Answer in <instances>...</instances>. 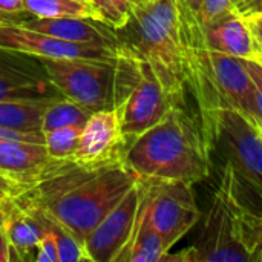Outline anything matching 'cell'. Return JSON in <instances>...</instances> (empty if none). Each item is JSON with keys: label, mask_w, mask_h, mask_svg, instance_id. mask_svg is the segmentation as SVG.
Masks as SVG:
<instances>
[{"label": "cell", "mask_w": 262, "mask_h": 262, "mask_svg": "<svg viewBox=\"0 0 262 262\" xmlns=\"http://www.w3.org/2000/svg\"><path fill=\"white\" fill-rule=\"evenodd\" d=\"M126 161L88 167L74 160H52L11 200L60 223L78 243L138 183Z\"/></svg>", "instance_id": "6da1fadb"}, {"label": "cell", "mask_w": 262, "mask_h": 262, "mask_svg": "<svg viewBox=\"0 0 262 262\" xmlns=\"http://www.w3.org/2000/svg\"><path fill=\"white\" fill-rule=\"evenodd\" d=\"M212 146L200 115L187 106H173L160 123L129 143L124 161L141 180L195 184L209 177Z\"/></svg>", "instance_id": "7a4b0ae2"}, {"label": "cell", "mask_w": 262, "mask_h": 262, "mask_svg": "<svg viewBox=\"0 0 262 262\" xmlns=\"http://www.w3.org/2000/svg\"><path fill=\"white\" fill-rule=\"evenodd\" d=\"M120 48L146 61L175 106H187V45L180 0H144L115 29Z\"/></svg>", "instance_id": "3957f363"}, {"label": "cell", "mask_w": 262, "mask_h": 262, "mask_svg": "<svg viewBox=\"0 0 262 262\" xmlns=\"http://www.w3.org/2000/svg\"><path fill=\"white\" fill-rule=\"evenodd\" d=\"M239 187L227 161L198 239L178 255L167 252L161 262H262V215L249 209Z\"/></svg>", "instance_id": "277c9868"}, {"label": "cell", "mask_w": 262, "mask_h": 262, "mask_svg": "<svg viewBox=\"0 0 262 262\" xmlns=\"http://www.w3.org/2000/svg\"><path fill=\"white\" fill-rule=\"evenodd\" d=\"M38 60L54 88L91 112L120 107L140 75L141 63L123 48L112 60Z\"/></svg>", "instance_id": "5b68a950"}, {"label": "cell", "mask_w": 262, "mask_h": 262, "mask_svg": "<svg viewBox=\"0 0 262 262\" xmlns=\"http://www.w3.org/2000/svg\"><path fill=\"white\" fill-rule=\"evenodd\" d=\"M210 137L224 144L238 178L262 196V137L253 120L230 106H221L212 117Z\"/></svg>", "instance_id": "8992f818"}, {"label": "cell", "mask_w": 262, "mask_h": 262, "mask_svg": "<svg viewBox=\"0 0 262 262\" xmlns=\"http://www.w3.org/2000/svg\"><path fill=\"white\" fill-rule=\"evenodd\" d=\"M144 184L149 220L170 252L201 218L192 184L177 180H144Z\"/></svg>", "instance_id": "52a82bcc"}, {"label": "cell", "mask_w": 262, "mask_h": 262, "mask_svg": "<svg viewBox=\"0 0 262 262\" xmlns=\"http://www.w3.org/2000/svg\"><path fill=\"white\" fill-rule=\"evenodd\" d=\"M0 49L14 51L35 58L84 60H112L121 51V48L66 41L8 20L0 23Z\"/></svg>", "instance_id": "ba28073f"}, {"label": "cell", "mask_w": 262, "mask_h": 262, "mask_svg": "<svg viewBox=\"0 0 262 262\" xmlns=\"http://www.w3.org/2000/svg\"><path fill=\"white\" fill-rule=\"evenodd\" d=\"M143 196V180L121 198V201L92 229L83 247L91 262H117L132 238Z\"/></svg>", "instance_id": "9c48e42d"}, {"label": "cell", "mask_w": 262, "mask_h": 262, "mask_svg": "<svg viewBox=\"0 0 262 262\" xmlns=\"http://www.w3.org/2000/svg\"><path fill=\"white\" fill-rule=\"evenodd\" d=\"M173 106L172 98L163 88L154 69L141 60L140 75L129 95L118 107L123 134L127 143L160 123Z\"/></svg>", "instance_id": "30bf717a"}, {"label": "cell", "mask_w": 262, "mask_h": 262, "mask_svg": "<svg viewBox=\"0 0 262 262\" xmlns=\"http://www.w3.org/2000/svg\"><path fill=\"white\" fill-rule=\"evenodd\" d=\"M129 143L123 134L120 109L95 111L81 127L78 146L71 160L88 167L124 161Z\"/></svg>", "instance_id": "8fae6325"}, {"label": "cell", "mask_w": 262, "mask_h": 262, "mask_svg": "<svg viewBox=\"0 0 262 262\" xmlns=\"http://www.w3.org/2000/svg\"><path fill=\"white\" fill-rule=\"evenodd\" d=\"M63 97L49 81L38 58L0 49V101Z\"/></svg>", "instance_id": "7c38bea8"}, {"label": "cell", "mask_w": 262, "mask_h": 262, "mask_svg": "<svg viewBox=\"0 0 262 262\" xmlns=\"http://www.w3.org/2000/svg\"><path fill=\"white\" fill-rule=\"evenodd\" d=\"M209 66L224 103L255 120V88L244 60L209 49Z\"/></svg>", "instance_id": "4fadbf2b"}, {"label": "cell", "mask_w": 262, "mask_h": 262, "mask_svg": "<svg viewBox=\"0 0 262 262\" xmlns=\"http://www.w3.org/2000/svg\"><path fill=\"white\" fill-rule=\"evenodd\" d=\"M14 21L20 26L45 32L48 35L72 41V43H84V45H98L109 48H120V41L115 29L111 26L83 17H58V18H38L29 17L23 20H8Z\"/></svg>", "instance_id": "5bb4252c"}, {"label": "cell", "mask_w": 262, "mask_h": 262, "mask_svg": "<svg viewBox=\"0 0 262 262\" xmlns=\"http://www.w3.org/2000/svg\"><path fill=\"white\" fill-rule=\"evenodd\" d=\"M204 41L210 51L238 58H256L261 43L250 29L246 17L236 11L204 26Z\"/></svg>", "instance_id": "9a60e30c"}, {"label": "cell", "mask_w": 262, "mask_h": 262, "mask_svg": "<svg viewBox=\"0 0 262 262\" xmlns=\"http://www.w3.org/2000/svg\"><path fill=\"white\" fill-rule=\"evenodd\" d=\"M51 161L43 143H29L0 138V172L25 183L26 186Z\"/></svg>", "instance_id": "2e32d148"}, {"label": "cell", "mask_w": 262, "mask_h": 262, "mask_svg": "<svg viewBox=\"0 0 262 262\" xmlns=\"http://www.w3.org/2000/svg\"><path fill=\"white\" fill-rule=\"evenodd\" d=\"M167 249L161 235L152 226L146 206V184L143 180V196L130 241L117 258V262H161Z\"/></svg>", "instance_id": "e0dca14e"}, {"label": "cell", "mask_w": 262, "mask_h": 262, "mask_svg": "<svg viewBox=\"0 0 262 262\" xmlns=\"http://www.w3.org/2000/svg\"><path fill=\"white\" fill-rule=\"evenodd\" d=\"M5 229L11 247L17 259H28L43 235V223L35 215L18 207L11 198L5 201Z\"/></svg>", "instance_id": "ac0fdd59"}, {"label": "cell", "mask_w": 262, "mask_h": 262, "mask_svg": "<svg viewBox=\"0 0 262 262\" xmlns=\"http://www.w3.org/2000/svg\"><path fill=\"white\" fill-rule=\"evenodd\" d=\"M52 100L0 101V126L17 130H41L43 114Z\"/></svg>", "instance_id": "d6986e66"}, {"label": "cell", "mask_w": 262, "mask_h": 262, "mask_svg": "<svg viewBox=\"0 0 262 262\" xmlns=\"http://www.w3.org/2000/svg\"><path fill=\"white\" fill-rule=\"evenodd\" d=\"M91 114L92 112L81 104L64 97H58L48 104L43 114L41 132L66 126H83Z\"/></svg>", "instance_id": "ffe728a7"}, {"label": "cell", "mask_w": 262, "mask_h": 262, "mask_svg": "<svg viewBox=\"0 0 262 262\" xmlns=\"http://www.w3.org/2000/svg\"><path fill=\"white\" fill-rule=\"evenodd\" d=\"M25 11L38 18H58V17H83L94 18L89 3L75 0H23Z\"/></svg>", "instance_id": "44dd1931"}, {"label": "cell", "mask_w": 262, "mask_h": 262, "mask_svg": "<svg viewBox=\"0 0 262 262\" xmlns=\"http://www.w3.org/2000/svg\"><path fill=\"white\" fill-rule=\"evenodd\" d=\"M25 210V209H23ZM35 216L40 218V221L51 230V233L55 238L57 243V252H58V262H81L88 261L84 247L81 243H78L60 223L52 220L51 216L38 212V210H26Z\"/></svg>", "instance_id": "7402d4cb"}, {"label": "cell", "mask_w": 262, "mask_h": 262, "mask_svg": "<svg viewBox=\"0 0 262 262\" xmlns=\"http://www.w3.org/2000/svg\"><path fill=\"white\" fill-rule=\"evenodd\" d=\"M83 126H66L43 132L45 146L48 155L52 160H69L72 158L81 134Z\"/></svg>", "instance_id": "603a6c76"}, {"label": "cell", "mask_w": 262, "mask_h": 262, "mask_svg": "<svg viewBox=\"0 0 262 262\" xmlns=\"http://www.w3.org/2000/svg\"><path fill=\"white\" fill-rule=\"evenodd\" d=\"M94 20H98L112 29L123 28L134 11V0H89Z\"/></svg>", "instance_id": "cb8c5ba5"}, {"label": "cell", "mask_w": 262, "mask_h": 262, "mask_svg": "<svg viewBox=\"0 0 262 262\" xmlns=\"http://www.w3.org/2000/svg\"><path fill=\"white\" fill-rule=\"evenodd\" d=\"M233 11H235V0H204L196 15L201 26L204 28Z\"/></svg>", "instance_id": "d4e9b609"}, {"label": "cell", "mask_w": 262, "mask_h": 262, "mask_svg": "<svg viewBox=\"0 0 262 262\" xmlns=\"http://www.w3.org/2000/svg\"><path fill=\"white\" fill-rule=\"evenodd\" d=\"M38 218V216H37ZM40 220V218H38ZM34 261L37 262H58L57 243L51 230L43 224V235L34 250Z\"/></svg>", "instance_id": "484cf974"}, {"label": "cell", "mask_w": 262, "mask_h": 262, "mask_svg": "<svg viewBox=\"0 0 262 262\" xmlns=\"http://www.w3.org/2000/svg\"><path fill=\"white\" fill-rule=\"evenodd\" d=\"M244 64L250 74L255 88V104H256V118L262 121V63L258 58H243Z\"/></svg>", "instance_id": "4316f807"}, {"label": "cell", "mask_w": 262, "mask_h": 262, "mask_svg": "<svg viewBox=\"0 0 262 262\" xmlns=\"http://www.w3.org/2000/svg\"><path fill=\"white\" fill-rule=\"evenodd\" d=\"M26 187L25 183L0 172V193L6 195V196H15L17 193H20L23 189Z\"/></svg>", "instance_id": "83f0119b"}, {"label": "cell", "mask_w": 262, "mask_h": 262, "mask_svg": "<svg viewBox=\"0 0 262 262\" xmlns=\"http://www.w3.org/2000/svg\"><path fill=\"white\" fill-rule=\"evenodd\" d=\"M12 259H17V256L11 247L6 229L3 224V226H0V262H11Z\"/></svg>", "instance_id": "f1b7e54d"}, {"label": "cell", "mask_w": 262, "mask_h": 262, "mask_svg": "<svg viewBox=\"0 0 262 262\" xmlns=\"http://www.w3.org/2000/svg\"><path fill=\"white\" fill-rule=\"evenodd\" d=\"M21 12H26L23 0H0V14L5 18L21 14Z\"/></svg>", "instance_id": "f546056e"}, {"label": "cell", "mask_w": 262, "mask_h": 262, "mask_svg": "<svg viewBox=\"0 0 262 262\" xmlns=\"http://www.w3.org/2000/svg\"><path fill=\"white\" fill-rule=\"evenodd\" d=\"M235 11L243 15L258 14L261 11V0H235Z\"/></svg>", "instance_id": "4dcf8cb0"}, {"label": "cell", "mask_w": 262, "mask_h": 262, "mask_svg": "<svg viewBox=\"0 0 262 262\" xmlns=\"http://www.w3.org/2000/svg\"><path fill=\"white\" fill-rule=\"evenodd\" d=\"M250 29L253 31L255 37L258 38V41L262 45V14H250V15H244Z\"/></svg>", "instance_id": "1f68e13d"}, {"label": "cell", "mask_w": 262, "mask_h": 262, "mask_svg": "<svg viewBox=\"0 0 262 262\" xmlns=\"http://www.w3.org/2000/svg\"><path fill=\"white\" fill-rule=\"evenodd\" d=\"M184 2H186V5L189 6V9H190L192 12L198 14V12H200V9H201V5H203V2H204V0H184Z\"/></svg>", "instance_id": "d6a6232c"}, {"label": "cell", "mask_w": 262, "mask_h": 262, "mask_svg": "<svg viewBox=\"0 0 262 262\" xmlns=\"http://www.w3.org/2000/svg\"><path fill=\"white\" fill-rule=\"evenodd\" d=\"M253 123H255V126H256V129H258V132H259V135L262 137V121L261 120H253Z\"/></svg>", "instance_id": "836d02e7"}, {"label": "cell", "mask_w": 262, "mask_h": 262, "mask_svg": "<svg viewBox=\"0 0 262 262\" xmlns=\"http://www.w3.org/2000/svg\"><path fill=\"white\" fill-rule=\"evenodd\" d=\"M256 58H258V60L262 63V45L259 46V52H258V57H256Z\"/></svg>", "instance_id": "e575fe53"}, {"label": "cell", "mask_w": 262, "mask_h": 262, "mask_svg": "<svg viewBox=\"0 0 262 262\" xmlns=\"http://www.w3.org/2000/svg\"><path fill=\"white\" fill-rule=\"evenodd\" d=\"M6 198H11V196H6V195H3V193H0V203H2V201H5Z\"/></svg>", "instance_id": "d590c367"}, {"label": "cell", "mask_w": 262, "mask_h": 262, "mask_svg": "<svg viewBox=\"0 0 262 262\" xmlns=\"http://www.w3.org/2000/svg\"><path fill=\"white\" fill-rule=\"evenodd\" d=\"M3 21H6V20H5V17H3V15L0 14V23H3Z\"/></svg>", "instance_id": "8d00e7d4"}, {"label": "cell", "mask_w": 262, "mask_h": 262, "mask_svg": "<svg viewBox=\"0 0 262 262\" xmlns=\"http://www.w3.org/2000/svg\"><path fill=\"white\" fill-rule=\"evenodd\" d=\"M134 2H135V5H137V3H141V2H144V0H134Z\"/></svg>", "instance_id": "74e56055"}, {"label": "cell", "mask_w": 262, "mask_h": 262, "mask_svg": "<svg viewBox=\"0 0 262 262\" xmlns=\"http://www.w3.org/2000/svg\"><path fill=\"white\" fill-rule=\"evenodd\" d=\"M75 2H81V3H88L86 0H75Z\"/></svg>", "instance_id": "f35d334b"}, {"label": "cell", "mask_w": 262, "mask_h": 262, "mask_svg": "<svg viewBox=\"0 0 262 262\" xmlns=\"http://www.w3.org/2000/svg\"><path fill=\"white\" fill-rule=\"evenodd\" d=\"M259 14H262V0H261V11H259Z\"/></svg>", "instance_id": "ab89813d"}, {"label": "cell", "mask_w": 262, "mask_h": 262, "mask_svg": "<svg viewBox=\"0 0 262 262\" xmlns=\"http://www.w3.org/2000/svg\"><path fill=\"white\" fill-rule=\"evenodd\" d=\"M86 2H88V3H89V0H86Z\"/></svg>", "instance_id": "60d3db41"}]
</instances>
